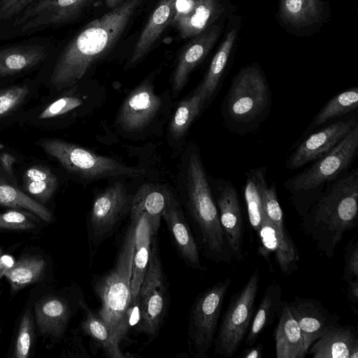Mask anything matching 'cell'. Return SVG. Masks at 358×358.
<instances>
[{
    "label": "cell",
    "mask_w": 358,
    "mask_h": 358,
    "mask_svg": "<svg viewBox=\"0 0 358 358\" xmlns=\"http://www.w3.org/2000/svg\"><path fill=\"white\" fill-rule=\"evenodd\" d=\"M142 0H124L83 27L67 43L53 68L50 83L57 90L74 85L117 43Z\"/></svg>",
    "instance_id": "1"
},
{
    "label": "cell",
    "mask_w": 358,
    "mask_h": 358,
    "mask_svg": "<svg viewBox=\"0 0 358 358\" xmlns=\"http://www.w3.org/2000/svg\"><path fill=\"white\" fill-rule=\"evenodd\" d=\"M358 171L332 182L303 216L301 227L326 257H334L345 233L357 226Z\"/></svg>",
    "instance_id": "2"
},
{
    "label": "cell",
    "mask_w": 358,
    "mask_h": 358,
    "mask_svg": "<svg viewBox=\"0 0 358 358\" xmlns=\"http://www.w3.org/2000/svg\"><path fill=\"white\" fill-rule=\"evenodd\" d=\"M135 230V220L131 218L115 264L108 273L97 280L94 286L101 300V308L96 315L108 327L113 340L118 345L125 338L129 329Z\"/></svg>",
    "instance_id": "3"
},
{
    "label": "cell",
    "mask_w": 358,
    "mask_h": 358,
    "mask_svg": "<svg viewBox=\"0 0 358 358\" xmlns=\"http://www.w3.org/2000/svg\"><path fill=\"white\" fill-rule=\"evenodd\" d=\"M187 208L206 258L230 263L233 257L220 224L218 210L199 156L192 154L187 167Z\"/></svg>",
    "instance_id": "4"
},
{
    "label": "cell",
    "mask_w": 358,
    "mask_h": 358,
    "mask_svg": "<svg viewBox=\"0 0 358 358\" xmlns=\"http://www.w3.org/2000/svg\"><path fill=\"white\" fill-rule=\"evenodd\" d=\"M358 148V125L350 131L327 155L286 182L287 188L294 196H300L298 213L303 217L310 207L309 195L326 183L333 182L354 160Z\"/></svg>",
    "instance_id": "5"
},
{
    "label": "cell",
    "mask_w": 358,
    "mask_h": 358,
    "mask_svg": "<svg viewBox=\"0 0 358 358\" xmlns=\"http://www.w3.org/2000/svg\"><path fill=\"white\" fill-rule=\"evenodd\" d=\"M259 280L255 269L243 287L231 296L213 343L216 355L233 357L245 339L254 316Z\"/></svg>",
    "instance_id": "6"
},
{
    "label": "cell",
    "mask_w": 358,
    "mask_h": 358,
    "mask_svg": "<svg viewBox=\"0 0 358 358\" xmlns=\"http://www.w3.org/2000/svg\"><path fill=\"white\" fill-rule=\"evenodd\" d=\"M38 145L49 155L56 159L71 173L87 180L118 176H138L143 170L135 169L88 150L59 139H46Z\"/></svg>",
    "instance_id": "7"
},
{
    "label": "cell",
    "mask_w": 358,
    "mask_h": 358,
    "mask_svg": "<svg viewBox=\"0 0 358 358\" xmlns=\"http://www.w3.org/2000/svg\"><path fill=\"white\" fill-rule=\"evenodd\" d=\"M231 284L230 276L218 281L201 293L192 306L187 341L189 350L196 358L206 357L214 343L222 305Z\"/></svg>",
    "instance_id": "8"
},
{
    "label": "cell",
    "mask_w": 358,
    "mask_h": 358,
    "mask_svg": "<svg viewBox=\"0 0 358 358\" xmlns=\"http://www.w3.org/2000/svg\"><path fill=\"white\" fill-rule=\"evenodd\" d=\"M269 87L262 71L250 66L234 80L227 99L229 117L238 122H249L259 117L268 105Z\"/></svg>",
    "instance_id": "9"
},
{
    "label": "cell",
    "mask_w": 358,
    "mask_h": 358,
    "mask_svg": "<svg viewBox=\"0 0 358 358\" xmlns=\"http://www.w3.org/2000/svg\"><path fill=\"white\" fill-rule=\"evenodd\" d=\"M149 265L135 303L138 308V329L155 336L162 326L167 308V289L157 248L153 243Z\"/></svg>",
    "instance_id": "10"
},
{
    "label": "cell",
    "mask_w": 358,
    "mask_h": 358,
    "mask_svg": "<svg viewBox=\"0 0 358 358\" xmlns=\"http://www.w3.org/2000/svg\"><path fill=\"white\" fill-rule=\"evenodd\" d=\"M92 1L93 0H36L19 13L15 24L20 25L24 33L61 26L77 19Z\"/></svg>",
    "instance_id": "11"
},
{
    "label": "cell",
    "mask_w": 358,
    "mask_h": 358,
    "mask_svg": "<svg viewBox=\"0 0 358 358\" xmlns=\"http://www.w3.org/2000/svg\"><path fill=\"white\" fill-rule=\"evenodd\" d=\"M131 206L127 189L120 182L113 184L96 196L90 213L91 236L95 244L113 231Z\"/></svg>",
    "instance_id": "12"
},
{
    "label": "cell",
    "mask_w": 358,
    "mask_h": 358,
    "mask_svg": "<svg viewBox=\"0 0 358 358\" xmlns=\"http://www.w3.org/2000/svg\"><path fill=\"white\" fill-rule=\"evenodd\" d=\"M258 237V252L270 264L269 257L274 254L280 270L284 275H291L299 267V253L287 229H280L264 215Z\"/></svg>",
    "instance_id": "13"
},
{
    "label": "cell",
    "mask_w": 358,
    "mask_h": 358,
    "mask_svg": "<svg viewBox=\"0 0 358 358\" xmlns=\"http://www.w3.org/2000/svg\"><path fill=\"white\" fill-rule=\"evenodd\" d=\"M357 124L354 119L334 122L304 140L290 155L286 167L295 169L330 152Z\"/></svg>",
    "instance_id": "14"
},
{
    "label": "cell",
    "mask_w": 358,
    "mask_h": 358,
    "mask_svg": "<svg viewBox=\"0 0 358 358\" xmlns=\"http://www.w3.org/2000/svg\"><path fill=\"white\" fill-rule=\"evenodd\" d=\"M287 306L300 327L307 350L330 328L340 324L338 315L317 299L296 296Z\"/></svg>",
    "instance_id": "15"
},
{
    "label": "cell",
    "mask_w": 358,
    "mask_h": 358,
    "mask_svg": "<svg viewBox=\"0 0 358 358\" xmlns=\"http://www.w3.org/2000/svg\"><path fill=\"white\" fill-rule=\"evenodd\" d=\"M162 106L152 85L145 81L132 90L124 101L117 122L127 131H138L146 127L155 117Z\"/></svg>",
    "instance_id": "16"
},
{
    "label": "cell",
    "mask_w": 358,
    "mask_h": 358,
    "mask_svg": "<svg viewBox=\"0 0 358 358\" xmlns=\"http://www.w3.org/2000/svg\"><path fill=\"white\" fill-rule=\"evenodd\" d=\"M221 226L233 259L243 260V223L238 194L229 181L219 187L215 199Z\"/></svg>",
    "instance_id": "17"
},
{
    "label": "cell",
    "mask_w": 358,
    "mask_h": 358,
    "mask_svg": "<svg viewBox=\"0 0 358 358\" xmlns=\"http://www.w3.org/2000/svg\"><path fill=\"white\" fill-rule=\"evenodd\" d=\"M220 25H211L198 35L192 37L182 48L173 75V92L178 95L187 83L189 74L207 56L220 34Z\"/></svg>",
    "instance_id": "18"
},
{
    "label": "cell",
    "mask_w": 358,
    "mask_h": 358,
    "mask_svg": "<svg viewBox=\"0 0 358 358\" xmlns=\"http://www.w3.org/2000/svg\"><path fill=\"white\" fill-rule=\"evenodd\" d=\"M313 358H358V337L352 325L330 328L308 349Z\"/></svg>",
    "instance_id": "19"
},
{
    "label": "cell",
    "mask_w": 358,
    "mask_h": 358,
    "mask_svg": "<svg viewBox=\"0 0 358 358\" xmlns=\"http://www.w3.org/2000/svg\"><path fill=\"white\" fill-rule=\"evenodd\" d=\"M171 239L177 251L185 262L190 267L204 270L200 259L197 244L192 234L184 214L173 199L162 214Z\"/></svg>",
    "instance_id": "20"
},
{
    "label": "cell",
    "mask_w": 358,
    "mask_h": 358,
    "mask_svg": "<svg viewBox=\"0 0 358 358\" xmlns=\"http://www.w3.org/2000/svg\"><path fill=\"white\" fill-rule=\"evenodd\" d=\"M176 0H160L142 30L128 62L137 64L152 49L166 28L172 23Z\"/></svg>",
    "instance_id": "21"
},
{
    "label": "cell",
    "mask_w": 358,
    "mask_h": 358,
    "mask_svg": "<svg viewBox=\"0 0 358 358\" xmlns=\"http://www.w3.org/2000/svg\"><path fill=\"white\" fill-rule=\"evenodd\" d=\"M273 336L277 358H304L307 355L302 332L287 301H282Z\"/></svg>",
    "instance_id": "22"
},
{
    "label": "cell",
    "mask_w": 358,
    "mask_h": 358,
    "mask_svg": "<svg viewBox=\"0 0 358 358\" xmlns=\"http://www.w3.org/2000/svg\"><path fill=\"white\" fill-rule=\"evenodd\" d=\"M135 220V246L131 277V303L135 304L136 296L147 271L151 253V231L148 215L144 212L131 213Z\"/></svg>",
    "instance_id": "23"
},
{
    "label": "cell",
    "mask_w": 358,
    "mask_h": 358,
    "mask_svg": "<svg viewBox=\"0 0 358 358\" xmlns=\"http://www.w3.org/2000/svg\"><path fill=\"white\" fill-rule=\"evenodd\" d=\"M222 12L220 0H194L190 8L174 17L171 24L182 38H192L211 26Z\"/></svg>",
    "instance_id": "24"
},
{
    "label": "cell",
    "mask_w": 358,
    "mask_h": 358,
    "mask_svg": "<svg viewBox=\"0 0 358 358\" xmlns=\"http://www.w3.org/2000/svg\"><path fill=\"white\" fill-rule=\"evenodd\" d=\"M173 199L171 192L164 187L143 185L133 198L131 213L144 212L147 214L152 236L157 234L162 214Z\"/></svg>",
    "instance_id": "25"
},
{
    "label": "cell",
    "mask_w": 358,
    "mask_h": 358,
    "mask_svg": "<svg viewBox=\"0 0 358 358\" xmlns=\"http://www.w3.org/2000/svg\"><path fill=\"white\" fill-rule=\"evenodd\" d=\"M35 315L40 332L44 336L58 338L65 331L71 310L62 299L48 296L36 303Z\"/></svg>",
    "instance_id": "26"
},
{
    "label": "cell",
    "mask_w": 358,
    "mask_h": 358,
    "mask_svg": "<svg viewBox=\"0 0 358 358\" xmlns=\"http://www.w3.org/2000/svg\"><path fill=\"white\" fill-rule=\"evenodd\" d=\"M282 290L280 285L273 280L266 287L263 298L253 316L250 327L245 338V345H252L259 334L273 322L282 303Z\"/></svg>",
    "instance_id": "27"
},
{
    "label": "cell",
    "mask_w": 358,
    "mask_h": 358,
    "mask_svg": "<svg viewBox=\"0 0 358 358\" xmlns=\"http://www.w3.org/2000/svg\"><path fill=\"white\" fill-rule=\"evenodd\" d=\"M47 55L45 46L26 45L0 50V77L27 70L43 61Z\"/></svg>",
    "instance_id": "28"
},
{
    "label": "cell",
    "mask_w": 358,
    "mask_h": 358,
    "mask_svg": "<svg viewBox=\"0 0 358 358\" xmlns=\"http://www.w3.org/2000/svg\"><path fill=\"white\" fill-rule=\"evenodd\" d=\"M324 4L320 0H280L282 20L295 28L310 26L322 17Z\"/></svg>",
    "instance_id": "29"
},
{
    "label": "cell",
    "mask_w": 358,
    "mask_h": 358,
    "mask_svg": "<svg viewBox=\"0 0 358 358\" xmlns=\"http://www.w3.org/2000/svg\"><path fill=\"white\" fill-rule=\"evenodd\" d=\"M45 268L46 262L40 255H24L5 271L4 275L15 292L38 281Z\"/></svg>",
    "instance_id": "30"
},
{
    "label": "cell",
    "mask_w": 358,
    "mask_h": 358,
    "mask_svg": "<svg viewBox=\"0 0 358 358\" xmlns=\"http://www.w3.org/2000/svg\"><path fill=\"white\" fill-rule=\"evenodd\" d=\"M236 28H233L228 31L214 55L204 79L198 87L206 100L209 99L212 96L217 87L236 42Z\"/></svg>",
    "instance_id": "31"
},
{
    "label": "cell",
    "mask_w": 358,
    "mask_h": 358,
    "mask_svg": "<svg viewBox=\"0 0 358 358\" xmlns=\"http://www.w3.org/2000/svg\"><path fill=\"white\" fill-rule=\"evenodd\" d=\"M23 184L25 190L36 200L46 203L56 191L58 180L48 167L35 165L24 172Z\"/></svg>",
    "instance_id": "32"
},
{
    "label": "cell",
    "mask_w": 358,
    "mask_h": 358,
    "mask_svg": "<svg viewBox=\"0 0 358 358\" xmlns=\"http://www.w3.org/2000/svg\"><path fill=\"white\" fill-rule=\"evenodd\" d=\"M83 307L85 312V318L81 323L83 331L102 348L107 357H125L120 345L113 340L110 330L105 323L85 303H83Z\"/></svg>",
    "instance_id": "33"
},
{
    "label": "cell",
    "mask_w": 358,
    "mask_h": 358,
    "mask_svg": "<svg viewBox=\"0 0 358 358\" xmlns=\"http://www.w3.org/2000/svg\"><path fill=\"white\" fill-rule=\"evenodd\" d=\"M206 99L197 87L194 94L178 106L170 123V133L174 138L182 137L198 116Z\"/></svg>",
    "instance_id": "34"
},
{
    "label": "cell",
    "mask_w": 358,
    "mask_h": 358,
    "mask_svg": "<svg viewBox=\"0 0 358 358\" xmlns=\"http://www.w3.org/2000/svg\"><path fill=\"white\" fill-rule=\"evenodd\" d=\"M0 205L31 212L39 218L50 222V211L41 203L23 193L17 187L0 180Z\"/></svg>",
    "instance_id": "35"
},
{
    "label": "cell",
    "mask_w": 358,
    "mask_h": 358,
    "mask_svg": "<svg viewBox=\"0 0 358 358\" xmlns=\"http://www.w3.org/2000/svg\"><path fill=\"white\" fill-rule=\"evenodd\" d=\"M357 106L358 87H350L334 96L322 108L313 120V125L320 126L356 109Z\"/></svg>",
    "instance_id": "36"
},
{
    "label": "cell",
    "mask_w": 358,
    "mask_h": 358,
    "mask_svg": "<svg viewBox=\"0 0 358 358\" xmlns=\"http://www.w3.org/2000/svg\"><path fill=\"white\" fill-rule=\"evenodd\" d=\"M253 171L262 196L264 215L275 227L282 230L286 229L275 184L272 183L269 187L267 185L264 177L265 171L262 169Z\"/></svg>",
    "instance_id": "37"
},
{
    "label": "cell",
    "mask_w": 358,
    "mask_h": 358,
    "mask_svg": "<svg viewBox=\"0 0 358 358\" xmlns=\"http://www.w3.org/2000/svg\"><path fill=\"white\" fill-rule=\"evenodd\" d=\"M244 196L250 224L257 232L263 221L264 209L262 196L253 171L247 176Z\"/></svg>",
    "instance_id": "38"
},
{
    "label": "cell",
    "mask_w": 358,
    "mask_h": 358,
    "mask_svg": "<svg viewBox=\"0 0 358 358\" xmlns=\"http://www.w3.org/2000/svg\"><path fill=\"white\" fill-rule=\"evenodd\" d=\"M34 339L33 316L31 310L28 309L24 312L20 323L13 356L16 358H27L30 355Z\"/></svg>",
    "instance_id": "39"
},
{
    "label": "cell",
    "mask_w": 358,
    "mask_h": 358,
    "mask_svg": "<svg viewBox=\"0 0 358 358\" xmlns=\"http://www.w3.org/2000/svg\"><path fill=\"white\" fill-rule=\"evenodd\" d=\"M38 218L27 210H9L0 213V230H31L36 227Z\"/></svg>",
    "instance_id": "40"
},
{
    "label": "cell",
    "mask_w": 358,
    "mask_h": 358,
    "mask_svg": "<svg viewBox=\"0 0 358 358\" xmlns=\"http://www.w3.org/2000/svg\"><path fill=\"white\" fill-rule=\"evenodd\" d=\"M29 90L26 85H15L0 91V117L17 108L26 99Z\"/></svg>",
    "instance_id": "41"
},
{
    "label": "cell",
    "mask_w": 358,
    "mask_h": 358,
    "mask_svg": "<svg viewBox=\"0 0 358 358\" xmlns=\"http://www.w3.org/2000/svg\"><path fill=\"white\" fill-rule=\"evenodd\" d=\"M344 269L343 280L346 284L358 278V240L352 238L344 251Z\"/></svg>",
    "instance_id": "42"
},
{
    "label": "cell",
    "mask_w": 358,
    "mask_h": 358,
    "mask_svg": "<svg viewBox=\"0 0 358 358\" xmlns=\"http://www.w3.org/2000/svg\"><path fill=\"white\" fill-rule=\"evenodd\" d=\"M83 103L78 96H64L57 99L48 106L38 115L41 120L49 119L64 115Z\"/></svg>",
    "instance_id": "43"
},
{
    "label": "cell",
    "mask_w": 358,
    "mask_h": 358,
    "mask_svg": "<svg viewBox=\"0 0 358 358\" xmlns=\"http://www.w3.org/2000/svg\"><path fill=\"white\" fill-rule=\"evenodd\" d=\"M347 285V298L354 314L356 315L358 303V278L353 280Z\"/></svg>",
    "instance_id": "44"
},
{
    "label": "cell",
    "mask_w": 358,
    "mask_h": 358,
    "mask_svg": "<svg viewBox=\"0 0 358 358\" xmlns=\"http://www.w3.org/2000/svg\"><path fill=\"white\" fill-rule=\"evenodd\" d=\"M36 0H19L4 15L3 20H7L15 15H18L24 8L33 3Z\"/></svg>",
    "instance_id": "45"
},
{
    "label": "cell",
    "mask_w": 358,
    "mask_h": 358,
    "mask_svg": "<svg viewBox=\"0 0 358 358\" xmlns=\"http://www.w3.org/2000/svg\"><path fill=\"white\" fill-rule=\"evenodd\" d=\"M252 346V345H251ZM238 356L240 358H262L263 356V345L259 343L256 346H248Z\"/></svg>",
    "instance_id": "46"
},
{
    "label": "cell",
    "mask_w": 358,
    "mask_h": 358,
    "mask_svg": "<svg viewBox=\"0 0 358 358\" xmlns=\"http://www.w3.org/2000/svg\"><path fill=\"white\" fill-rule=\"evenodd\" d=\"M19 0H1L0 1V21L3 20L6 13Z\"/></svg>",
    "instance_id": "47"
},
{
    "label": "cell",
    "mask_w": 358,
    "mask_h": 358,
    "mask_svg": "<svg viewBox=\"0 0 358 358\" xmlns=\"http://www.w3.org/2000/svg\"><path fill=\"white\" fill-rule=\"evenodd\" d=\"M1 160L6 170L9 173H11V166L15 161V159L13 157V156L8 153H4L1 155Z\"/></svg>",
    "instance_id": "48"
},
{
    "label": "cell",
    "mask_w": 358,
    "mask_h": 358,
    "mask_svg": "<svg viewBox=\"0 0 358 358\" xmlns=\"http://www.w3.org/2000/svg\"><path fill=\"white\" fill-rule=\"evenodd\" d=\"M124 0H105L106 4L110 9L115 8L120 6Z\"/></svg>",
    "instance_id": "49"
},
{
    "label": "cell",
    "mask_w": 358,
    "mask_h": 358,
    "mask_svg": "<svg viewBox=\"0 0 358 358\" xmlns=\"http://www.w3.org/2000/svg\"><path fill=\"white\" fill-rule=\"evenodd\" d=\"M3 251L1 248H0V281L2 278V277L4 275V272L6 271L5 267L3 266V262H2V255Z\"/></svg>",
    "instance_id": "50"
}]
</instances>
